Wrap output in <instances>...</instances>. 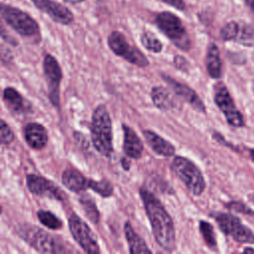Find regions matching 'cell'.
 Returning a JSON list of instances; mask_svg holds the SVG:
<instances>
[{
  "label": "cell",
  "instance_id": "1",
  "mask_svg": "<svg viewBox=\"0 0 254 254\" xmlns=\"http://www.w3.org/2000/svg\"><path fill=\"white\" fill-rule=\"evenodd\" d=\"M139 192L156 242L165 251H174L176 248V231L171 215L153 192L146 188H141Z\"/></svg>",
  "mask_w": 254,
  "mask_h": 254
},
{
  "label": "cell",
  "instance_id": "2",
  "mask_svg": "<svg viewBox=\"0 0 254 254\" xmlns=\"http://www.w3.org/2000/svg\"><path fill=\"white\" fill-rule=\"evenodd\" d=\"M91 140L96 151L105 157L113 153L112 122L106 107L102 104L96 106L91 117Z\"/></svg>",
  "mask_w": 254,
  "mask_h": 254
},
{
  "label": "cell",
  "instance_id": "3",
  "mask_svg": "<svg viewBox=\"0 0 254 254\" xmlns=\"http://www.w3.org/2000/svg\"><path fill=\"white\" fill-rule=\"evenodd\" d=\"M157 28L180 50L188 51L190 48V39L181 18L170 12L163 11L155 16Z\"/></svg>",
  "mask_w": 254,
  "mask_h": 254
},
{
  "label": "cell",
  "instance_id": "4",
  "mask_svg": "<svg viewBox=\"0 0 254 254\" xmlns=\"http://www.w3.org/2000/svg\"><path fill=\"white\" fill-rule=\"evenodd\" d=\"M1 17L12 30L22 37L35 38L40 35V26L38 22L20 8L2 3Z\"/></svg>",
  "mask_w": 254,
  "mask_h": 254
},
{
  "label": "cell",
  "instance_id": "5",
  "mask_svg": "<svg viewBox=\"0 0 254 254\" xmlns=\"http://www.w3.org/2000/svg\"><path fill=\"white\" fill-rule=\"evenodd\" d=\"M172 171L193 195H200L205 190V180L201 171L188 158L175 157L172 162Z\"/></svg>",
  "mask_w": 254,
  "mask_h": 254
},
{
  "label": "cell",
  "instance_id": "6",
  "mask_svg": "<svg viewBox=\"0 0 254 254\" xmlns=\"http://www.w3.org/2000/svg\"><path fill=\"white\" fill-rule=\"evenodd\" d=\"M18 233L31 247L41 253L64 252L63 245L50 233L35 225H21Z\"/></svg>",
  "mask_w": 254,
  "mask_h": 254
},
{
  "label": "cell",
  "instance_id": "7",
  "mask_svg": "<svg viewBox=\"0 0 254 254\" xmlns=\"http://www.w3.org/2000/svg\"><path fill=\"white\" fill-rule=\"evenodd\" d=\"M107 44L115 55L121 57L125 61L141 67H145L149 64L147 57L137 47L130 45L121 32H111L107 38Z\"/></svg>",
  "mask_w": 254,
  "mask_h": 254
},
{
  "label": "cell",
  "instance_id": "8",
  "mask_svg": "<svg viewBox=\"0 0 254 254\" xmlns=\"http://www.w3.org/2000/svg\"><path fill=\"white\" fill-rule=\"evenodd\" d=\"M211 216L217 222L220 230L239 243L254 244V233L241 223L240 219L231 213L215 212Z\"/></svg>",
  "mask_w": 254,
  "mask_h": 254
},
{
  "label": "cell",
  "instance_id": "9",
  "mask_svg": "<svg viewBox=\"0 0 254 254\" xmlns=\"http://www.w3.org/2000/svg\"><path fill=\"white\" fill-rule=\"evenodd\" d=\"M213 99L230 126L237 128L244 126L243 115L236 107L230 92L223 82L219 81L214 85Z\"/></svg>",
  "mask_w": 254,
  "mask_h": 254
},
{
  "label": "cell",
  "instance_id": "10",
  "mask_svg": "<svg viewBox=\"0 0 254 254\" xmlns=\"http://www.w3.org/2000/svg\"><path fill=\"white\" fill-rule=\"evenodd\" d=\"M68 228L75 242L86 253H99V245L89 226L77 215L72 214L68 218Z\"/></svg>",
  "mask_w": 254,
  "mask_h": 254
},
{
  "label": "cell",
  "instance_id": "11",
  "mask_svg": "<svg viewBox=\"0 0 254 254\" xmlns=\"http://www.w3.org/2000/svg\"><path fill=\"white\" fill-rule=\"evenodd\" d=\"M44 74L47 80L49 97L54 106L59 107L60 103V84L63 78L62 68L58 61L50 54H47L43 62Z\"/></svg>",
  "mask_w": 254,
  "mask_h": 254
},
{
  "label": "cell",
  "instance_id": "12",
  "mask_svg": "<svg viewBox=\"0 0 254 254\" xmlns=\"http://www.w3.org/2000/svg\"><path fill=\"white\" fill-rule=\"evenodd\" d=\"M27 188L31 193L39 196H46L53 199L63 200L65 196L62 190L55 185L52 181L45 177L38 176L35 174H29L26 177Z\"/></svg>",
  "mask_w": 254,
  "mask_h": 254
},
{
  "label": "cell",
  "instance_id": "13",
  "mask_svg": "<svg viewBox=\"0 0 254 254\" xmlns=\"http://www.w3.org/2000/svg\"><path fill=\"white\" fill-rule=\"evenodd\" d=\"M41 12L48 15L54 22L61 25H70L74 20L73 13L64 5L54 0H30Z\"/></svg>",
  "mask_w": 254,
  "mask_h": 254
},
{
  "label": "cell",
  "instance_id": "14",
  "mask_svg": "<svg viewBox=\"0 0 254 254\" xmlns=\"http://www.w3.org/2000/svg\"><path fill=\"white\" fill-rule=\"evenodd\" d=\"M164 79L166 82H168L173 90L179 95L181 96L184 100H186L189 104H190L195 110L199 111V112H205V105L203 103V101L200 99V97L197 95V93L189 85L182 83L174 78H172L169 75H163Z\"/></svg>",
  "mask_w": 254,
  "mask_h": 254
},
{
  "label": "cell",
  "instance_id": "15",
  "mask_svg": "<svg viewBox=\"0 0 254 254\" xmlns=\"http://www.w3.org/2000/svg\"><path fill=\"white\" fill-rule=\"evenodd\" d=\"M24 138L28 146L34 150H42L49 140L47 129L37 122H31L25 126Z\"/></svg>",
  "mask_w": 254,
  "mask_h": 254
},
{
  "label": "cell",
  "instance_id": "16",
  "mask_svg": "<svg viewBox=\"0 0 254 254\" xmlns=\"http://www.w3.org/2000/svg\"><path fill=\"white\" fill-rule=\"evenodd\" d=\"M123 151L125 155L132 159H140L143 154V144L136 132L129 126L123 125Z\"/></svg>",
  "mask_w": 254,
  "mask_h": 254
},
{
  "label": "cell",
  "instance_id": "17",
  "mask_svg": "<svg viewBox=\"0 0 254 254\" xmlns=\"http://www.w3.org/2000/svg\"><path fill=\"white\" fill-rule=\"evenodd\" d=\"M89 181L90 179L85 178L78 170L73 168L65 169L62 175L64 186L73 192H79L89 189Z\"/></svg>",
  "mask_w": 254,
  "mask_h": 254
},
{
  "label": "cell",
  "instance_id": "18",
  "mask_svg": "<svg viewBox=\"0 0 254 254\" xmlns=\"http://www.w3.org/2000/svg\"><path fill=\"white\" fill-rule=\"evenodd\" d=\"M219 35L223 41H237L244 44L246 41L250 42V39L252 38L250 30L235 21L226 23L221 28Z\"/></svg>",
  "mask_w": 254,
  "mask_h": 254
},
{
  "label": "cell",
  "instance_id": "19",
  "mask_svg": "<svg viewBox=\"0 0 254 254\" xmlns=\"http://www.w3.org/2000/svg\"><path fill=\"white\" fill-rule=\"evenodd\" d=\"M143 135L151 147V149L158 155L163 157H172L175 155V147L169 141L158 135L152 130H144Z\"/></svg>",
  "mask_w": 254,
  "mask_h": 254
},
{
  "label": "cell",
  "instance_id": "20",
  "mask_svg": "<svg viewBox=\"0 0 254 254\" xmlns=\"http://www.w3.org/2000/svg\"><path fill=\"white\" fill-rule=\"evenodd\" d=\"M205 66L207 73L214 79H219L222 73V62L220 53L217 46L214 43H210L207 47L205 57Z\"/></svg>",
  "mask_w": 254,
  "mask_h": 254
},
{
  "label": "cell",
  "instance_id": "21",
  "mask_svg": "<svg viewBox=\"0 0 254 254\" xmlns=\"http://www.w3.org/2000/svg\"><path fill=\"white\" fill-rule=\"evenodd\" d=\"M151 98L155 106L162 111L174 110L177 106L171 92L163 86H154L151 90Z\"/></svg>",
  "mask_w": 254,
  "mask_h": 254
},
{
  "label": "cell",
  "instance_id": "22",
  "mask_svg": "<svg viewBox=\"0 0 254 254\" xmlns=\"http://www.w3.org/2000/svg\"><path fill=\"white\" fill-rule=\"evenodd\" d=\"M124 233L129 245L130 253H152V250L148 247L145 240L134 231L132 225L128 221L124 224Z\"/></svg>",
  "mask_w": 254,
  "mask_h": 254
},
{
  "label": "cell",
  "instance_id": "23",
  "mask_svg": "<svg viewBox=\"0 0 254 254\" xmlns=\"http://www.w3.org/2000/svg\"><path fill=\"white\" fill-rule=\"evenodd\" d=\"M3 100L6 106L15 113L25 110V99L15 88L8 86L3 90Z\"/></svg>",
  "mask_w": 254,
  "mask_h": 254
},
{
  "label": "cell",
  "instance_id": "24",
  "mask_svg": "<svg viewBox=\"0 0 254 254\" xmlns=\"http://www.w3.org/2000/svg\"><path fill=\"white\" fill-rule=\"evenodd\" d=\"M140 41L143 47L152 53L159 54L163 50L162 42L152 32H149V31L143 32L140 36Z\"/></svg>",
  "mask_w": 254,
  "mask_h": 254
},
{
  "label": "cell",
  "instance_id": "25",
  "mask_svg": "<svg viewBox=\"0 0 254 254\" xmlns=\"http://www.w3.org/2000/svg\"><path fill=\"white\" fill-rule=\"evenodd\" d=\"M37 217L43 225L50 229L57 230L63 226L61 219L49 210H39L37 212Z\"/></svg>",
  "mask_w": 254,
  "mask_h": 254
},
{
  "label": "cell",
  "instance_id": "26",
  "mask_svg": "<svg viewBox=\"0 0 254 254\" xmlns=\"http://www.w3.org/2000/svg\"><path fill=\"white\" fill-rule=\"evenodd\" d=\"M79 202L82 206V209L85 213V215L88 217V219L92 222V223H97L99 221V211L96 207L95 202L89 197V196H82L79 199Z\"/></svg>",
  "mask_w": 254,
  "mask_h": 254
},
{
  "label": "cell",
  "instance_id": "27",
  "mask_svg": "<svg viewBox=\"0 0 254 254\" xmlns=\"http://www.w3.org/2000/svg\"><path fill=\"white\" fill-rule=\"evenodd\" d=\"M89 189H91L93 191H95L96 193L103 197H109L113 193V186L106 179H102L99 181H94L90 179Z\"/></svg>",
  "mask_w": 254,
  "mask_h": 254
},
{
  "label": "cell",
  "instance_id": "28",
  "mask_svg": "<svg viewBox=\"0 0 254 254\" xmlns=\"http://www.w3.org/2000/svg\"><path fill=\"white\" fill-rule=\"evenodd\" d=\"M198 227H199L200 234H201L204 242L206 243V245L212 250L216 249L217 244H216L215 234H214V230H213L212 225L207 221L200 220Z\"/></svg>",
  "mask_w": 254,
  "mask_h": 254
},
{
  "label": "cell",
  "instance_id": "29",
  "mask_svg": "<svg viewBox=\"0 0 254 254\" xmlns=\"http://www.w3.org/2000/svg\"><path fill=\"white\" fill-rule=\"evenodd\" d=\"M0 141L3 145H8L14 140V133L9 125L2 119L1 120V131H0Z\"/></svg>",
  "mask_w": 254,
  "mask_h": 254
},
{
  "label": "cell",
  "instance_id": "30",
  "mask_svg": "<svg viewBox=\"0 0 254 254\" xmlns=\"http://www.w3.org/2000/svg\"><path fill=\"white\" fill-rule=\"evenodd\" d=\"M227 208L234 211V212H239L245 215H253L254 216V211L251 208H248L245 204L238 202V201H231L227 203Z\"/></svg>",
  "mask_w": 254,
  "mask_h": 254
},
{
  "label": "cell",
  "instance_id": "31",
  "mask_svg": "<svg viewBox=\"0 0 254 254\" xmlns=\"http://www.w3.org/2000/svg\"><path fill=\"white\" fill-rule=\"evenodd\" d=\"M161 1L177 10L180 11H186L187 10V4L185 2V0H158Z\"/></svg>",
  "mask_w": 254,
  "mask_h": 254
},
{
  "label": "cell",
  "instance_id": "32",
  "mask_svg": "<svg viewBox=\"0 0 254 254\" xmlns=\"http://www.w3.org/2000/svg\"><path fill=\"white\" fill-rule=\"evenodd\" d=\"M174 64L177 68H179L183 71H188V69H189V62L183 56H180V55L176 56L174 58Z\"/></svg>",
  "mask_w": 254,
  "mask_h": 254
},
{
  "label": "cell",
  "instance_id": "33",
  "mask_svg": "<svg viewBox=\"0 0 254 254\" xmlns=\"http://www.w3.org/2000/svg\"><path fill=\"white\" fill-rule=\"evenodd\" d=\"M121 165H122V167H123V169H124L125 171H127V170L130 169V161L127 160L126 158H122V160H121Z\"/></svg>",
  "mask_w": 254,
  "mask_h": 254
},
{
  "label": "cell",
  "instance_id": "34",
  "mask_svg": "<svg viewBox=\"0 0 254 254\" xmlns=\"http://www.w3.org/2000/svg\"><path fill=\"white\" fill-rule=\"evenodd\" d=\"M245 3L248 5V7L250 8V10L252 11V13L254 14V0H244Z\"/></svg>",
  "mask_w": 254,
  "mask_h": 254
},
{
  "label": "cell",
  "instance_id": "35",
  "mask_svg": "<svg viewBox=\"0 0 254 254\" xmlns=\"http://www.w3.org/2000/svg\"><path fill=\"white\" fill-rule=\"evenodd\" d=\"M64 1L66 3H69V4H78V3L84 2L85 0H64Z\"/></svg>",
  "mask_w": 254,
  "mask_h": 254
},
{
  "label": "cell",
  "instance_id": "36",
  "mask_svg": "<svg viewBox=\"0 0 254 254\" xmlns=\"http://www.w3.org/2000/svg\"><path fill=\"white\" fill-rule=\"evenodd\" d=\"M249 155H250V157H251V160L254 162V149H251V150L249 151Z\"/></svg>",
  "mask_w": 254,
  "mask_h": 254
},
{
  "label": "cell",
  "instance_id": "37",
  "mask_svg": "<svg viewBox=\"0 0 254 254\" xmlns=\"http://www.w3.org/2000/svg\"><path fill=\"white\" fill-rule=\"evenodd\" d=\"M243 252H254V249H252V248H245L244 250H243Z\"/></svg>",
  "mask_w": 254,
  "mask_h": 254
}]
</instances>
